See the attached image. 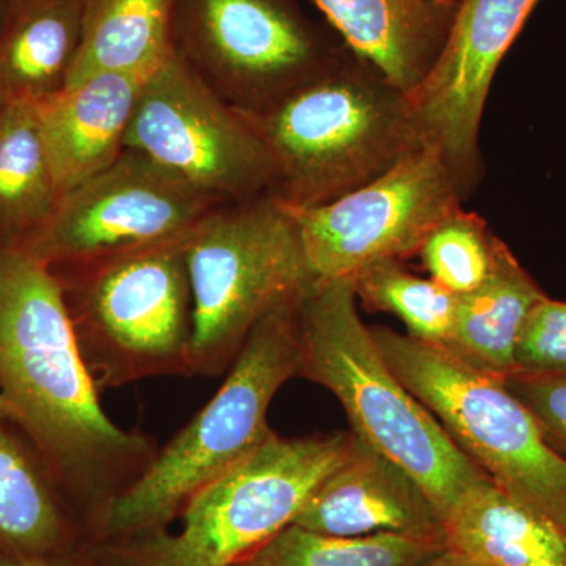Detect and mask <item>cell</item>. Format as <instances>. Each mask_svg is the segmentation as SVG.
Segmentation results:
<instances>
[{
	"label": "cell",
	"instance_id": "obj_1",
	"mask_svg": "<svg viewBox=\"0 0 566 566\" xmlns=\"http://www.w3.org/2000/svg\"><path fill=\"white\" fill-rule=\"evenodd\" d=\"M61 279L21 248H0V415L40 450L91 527L155 458L150 439L104 411Z\"/></svg>",
	"mask_w": 566,
	"mask_h": 566
},
{
	"label": "cell",
	"instance_id": "obj_2",
	"mask_svg": "<svg viewBox=\"0 0 566 566\" xmlns=\"http://www.w3.org/2000/svg\"><path fill=\"white\" fill-rule=\"evenodd\" d=\"M248 115L273 156L274 196L296 210L356 191L422 147L408 95L348 46Z\"/></svg>",
	"mask_w": 566,
	"mask_h": 566
},
{
	"label": "cell",
	"instance_id": "obj_3",
	"mask_svg": "<svg viewBox=\"0 0 566 566\" xmlns=\"http://www.w3.org/2000/svg\"><path fill=\"white\" fill-rule=\"evenodd\" d=\"M300 375L344 406L352 433L405 469L441 520L486 476L389 367L357 312L352 279H316L297 304Z\"/></svg>",
	"mask_w": 566,
	"mask_h": 566
},
{
	"label": "cell",
	"instance_id": "obj_4",
	"mask_svg": "<svg viewBox=\"0 0 566 566\" xmlns=\"http://www.w3.org/2000/svg\"><path fill=\"white\" fill-rule=\"evenodd\" d=\"M300 301L275 308L253 327L214 397L104 509L92 539L166 528L203 488L274 434L268 424L271 401L300 375Z\"/></svg>",
	"mask_w": 566,
	"mask_h": 566
},
{
	"label": "cell",
	"instance_id": "obj_5",
	"mask_svg": "<svg viewBox=\"0 0 566 566\" xmlns=\"http://www.w3.org/2000/svg\"><path fill=\"white\" fill-rule=\"evenodd\" d=\"M188 234L52 270L99 390L156 376H192Z\"/></svg>",
	"mask_w": 566,
	"mask_h": 566
},
{
	"label": "cell",
	"instance_id": "obj_6",
	"mask_svg": "<svg viewBox=\"0 0 566 566\" xmlns=\"http://www.w3.org/2000/svg\"><path fill=\"white\" fill-rule=\"evenodd\" d=\"M186 260L192 376L229 370L253 327L316 281L292 211L274 193L205 216L188 234Z\"/></svg>",
	"mask_w": 566,
	"mask_h": 566
},
{
	"label": "cell",
	"instance_id": "obj_7",
	"mask_svg": "<svg viewBox=\"0 0 566 566\" xmlns=\"http://www.w3.org/2000/svg\"><path fill=\"white\" fill-rule=\"evenodd\" d=\"M395 375L501 490L566 532V460L506 386L446 346L371 327Z\"/></svg>",
	"mask_w": 566,
	"mask_h": 566
},
{
	"label": "cell",
	"instance_id": "obj_8",
	"mask_svg": "<svg viewBox=\"0 0 566 566\" xmlns=\"http://www.w3.org/2000/svg\"><path fill=\"white\" fill-rule=\"evenodd\" d=\"M345 46L300 0H175L172 54L248 114L314 76Z\"/></svg>",
	"mask_w": 566,
	"mask_h": 566
},
{
	"label": "cell",
	"instance_id": "obj_9",
	"mask_svg": "<svg viewBox=\"0 0 566 566\" xmlns=\"http://www.w3.org/2000/svg\"><path fill=\"white\" fill-rule=\"evenodd\" d=\"M125 148L219 205L274 191L273 156L252 118L174 54L145 81Z\"/></svg>",
	"mask_w": 566,
	"mask_h": 566
},
{
	"label": "cell",
	"instance_id": "obj_10",
	"mask_svg": "<svg viewBox=\"0 0 566 566\" xmlns=\"http://www.w3.org/2000/svg\"><path fill=\"white\" fill-rule=\"evenodd\" d=\"M353 433L283 439L273 434L203 488L182 510L180 534H167L189 566H238L281 534L353 450Z\"/></svg>",
	"mask_w": 566,
	"mask_h": 566
},
{
	"label": "cell",
	"instance_id": "obj_11",
	"mask_svg": "<svg viewBox=\"0 0 566 566\" xmlns=\"http://www.w3.org/2000/svg\"><path fill=\"white\" fill-rule=\"evenodd\" d=\"M441 156L417 148L389 172L329 203L289 208L315 279H352L368 264L419 253L424 238L461 207Z\"/></svg>",
	"mask_w": 566,
	"mask_h": 566
},
{
	"label": "cell",
	"instance_id": "obj_12",
	"mask_svg": "<svg viewBox=\"0 0 566 566\" xmlns=\"http://www.w3.org/2000/svg\"><path fill=\"white\" fill-rule=\"evenodd\" d=\"M221 207L140 153L126 150L107 169L62 197L24 251L51 270L76 266L185 237Z\"/></svg>",
	"mask_w": 566,
	"mask_h": 566
},
{
	"label": "cell",
	"instance_id": "obj_13",
	"mask_svg": "<svg viewBox=\"0 0 566 566\" xmlns=\"http://www.w3.org/2000/svg\"><path fill=\"white\" fill-rule=\"evenodd\" d=\"M539 0H460L444 50L408 93L417 133L441 156L461 199L483 177L480 126L491 84Z\"/></svg>",
	"mask_w": 566,
	"mask_h": 566
},
{
	"label": "cell",
	"instance_id": "obj_14",
	"mask_svg": "<svg viewBox=\"0 0 566 566\" xmlns=\"http://www.w3.org/2000/svg\"><path fill=\"white\" fill-rule=\"evenodd\" d=\"M294 526L337 536L444 539L441 515L422 488L356 436L349 457L315 491Z\"/></svg>",
	"mask_w": 566,
	"mask_h": 566
},
{
	"label": "cell",
	"instance_id": "obj_15",
	"mask_svg": "<svg viewBox=\"0 0 566 566\" xmlns=\"http://www.w3.org/2000/svg\"><path fill=\"white\" fill-rule=\"evenodd\" d=\"M150 74L104 71L35 102L63 196L120 158Z\"/></svg>",
	"mask_w": 566,
	"mask_h": 566
},
{
	"label": "cell",
	"instance_id": "obj_16",
	"mask_svg": "<svg viewBox=\"0 0 566 566\" xmlns=\"http://www.w3.org/2000/svg\"><path fill=\"white\" fill-rule=\"evenodd\" d=\"M349 50L408 95L444 50L460 0H315Z\"/></svg>",
	"mask_w": 566,
	"mask_h": 566
},
{
	"label": "cell",
	"instance_id": "obj_17",
	"mask_svg": "<svg viewBox=\"0 0 566 566\" xmlns=\"http://www.w3.org/2000/svg\"><path fill=\"white\" fill-rule=\"evenodd\" d=\"M446 547L476 566H566V532L488 476L465 488L442 520Z\"/></svg>",
	"mask_w": 566,
	"mask_h": 566
},
{
	"label": "cell",
	"instance_id": "obj_18",
	"mask_svg": "<svg viewBox=\"0 0 566 566\" xmlns=\"http://www.w3.org/2000/svg\"><path fill=\"white\" fill-rule=\"evenodd\" d=\"M87 0H17L0 32V106L65 88L80 55Z\"/></svg>",
	"mask_w": 566,
	"mask_h": 566
},
{
	"label": "cell",
	"instance_id": "obj_19",
	"mask_svg": "<svg viewBox=\"0 0 566 566\" xmlns=\"http://www.w3.org/2000/svg\"><path fill=\"white\" fill-rule=\"evenodd\" d=\"M545 297L505 245L493 275L475 292L458 297L455 324L444 346L472 367L509 378L516 374L515 352L524 324Z\"/></svg>",
	"mask_w": 566,
	"mask_h": 566
},
{
	"label": "cell",
	"instance_id": "obj_20",
	"mask_svg": "<svg viewBox=\"0 0 566 566\" xmlns=\"http://www.w3.org/2000/svg\"><path fill=\"white\" fill-rule=\"evenodd\" d=\"M63 197L35 102L0 106V248H25Z\"/></svg>",
	"mask_w": 566,
	"mask_h": 566
},
{
	"label": "cell",
	"instance_id": "obj_21",
	"mask_svg": "<svg viewBox=\"0 0 566 566\" xmlns=\"http://www.w3.org/2000/svg\"><path fill=\"white\" fill-rule=\"evenodd\" d=\"M174 6L175 0H87L81 51L66 85L104 71L153 73L172 54Z\"/></svg>",
	"mask_w": 566,
	"mask_h": 566
},
{
	"label": "cell",
	"instance_id": "obj_22",
	"mask_svg": "<svg viewBox=\"0 0 566 566\" xmlns=\"http://www.w3.org/2000/svg\"><path fill=\"white\" fill-rule=\"evenodd\" d=\"M71 535L50 480L0 423V551L62 553Z\"/></svg>",
	"mask_w": 566,
	"mask_h": 566
},
{
	"label": "cell",
	"instance_id": "obj_23",
	"mask_svg": "<svg viewBox=\"0 0 566 566\" xmlns=\"http://www.w3.org/2000/svg\"><path fill=\"white\" fill-rule=\"evenodd\" d=\"M444 547L439 538L337 536L293 524L238 566H423Z\"/></svg>",
	"mask_w": 566,
	"mask_h": 566
},
{
	"label": "cell",
	"instance_id": "obj_24",
	"mask_svg": "<svg viewBox=\"0 0 566 566\" xmlns=\"http://www.w3.org/2000/svg\"><path fill=\"white\" fill-rule=\"evenodd\" d=\"M352 281L365 307L398 316L411 337L441 346L449 342L458 296L433 279L409 273L400 260H382L363 268Z\"/></svg>",
	"mask_w": 566,
	"mask_h": 566
},
{
	"label": "cell",
	"instance_id": "obj_25",
	"mask_svg": "<svg viewBox=\"0 0 566 566\" xmlns=\"http://www.w3.org/2000/svg\"><path fill=\"white\" fill-rule=\"evenodd\" d=\"M505 245L479 214L460 207L431 230L417 255L430 279L460 297L493 275Z\"/></svg>",
	"mask_w": 566,
	"mask_h": 566
},
{
	"label": "cell",
	"instance_id": "obj_26",
	"mask_svg": "<svg viewBox=\"0 0 566 566\" xmlns=\"http://www.w3.org/2000/svg\"><path fill=\"white\" fill-rule=\"evenodd\" d=\"M516 374L566 376V303L545 297L524 324L515 352Z\"/></svg>",
	"mask_w": 566,
	"mask_h": 566
},
{
	"label": "cell",
	"instance_id": "obj_27",
	"mask_svg": "<svg viewBox=\"0 0 566 566\" xmlns=\"http://www.w3.org/2000/svg\"><path fill=\"white\" fill-rule=\"evenodd\" d=\"M505 382L535 417L547 444L566 460V376L515 374Z\"/></svg>",
	"mask_w": 566,
	"mask_h": 566
},
{
	"label": "cell",
	"instance_id": "obj_28",
	"mask_svg": "<svg viewBox=\"0 0 566 566\" xmlns=\"http://www.w3.org/2000/svg\"><path fill=\"white\" fill-rule=\"evenodd\" d=\"M91 566H189L174 556L166 528L114 539H92L84 546Z\"/></svg>",
	"mask_w": 566,
	"mask_h": 566
},
{
	"label": "cell",
	"instance_id": "obj_29",
	"mask_svg": "<svg viewBox=\"0 0 566 566\" xmlns=\"http://www.w3.org/2000/svg\"><path fill=\"white\" fill-rule=\"evenodd\" d=\"M0 566H91L85 553L82 556H65V553L18 554L0 551Z\"/></svg>",
	"mask_w": 566,
	"mask_h": 566
},
{
	"label": "cell",
	"instance_id": "obj_30",
	"mask_svg": "<svg viewBox=\"0 0 566 566\" xmlns=\"http://www.w3.org/2000/svg\"><path fill=\"white\" fill-rule=\"evenodd\" d=\"M423 566H476L469 558L461 556L455 551L444 547L441 553L436 554Z\"/></svg>",
	"mask_w": 566,
	"mask_h": 566
},
{
	"label": "cell",
	"instance_id": "obj_31",
	"mask_svg": "<svg viewBox=\"0 0 566 566\" xmlns=\"http://www.w3.org/2000/svg\"><path fill=\"white\" fill-rule=\"evenodd\" d=\"M14 2H17V0H0V32H2L3 25H6L7 20H9Z\"/></svg>",
	"mask_w": 566,
	"mask_h": 566
}]
</instances>
